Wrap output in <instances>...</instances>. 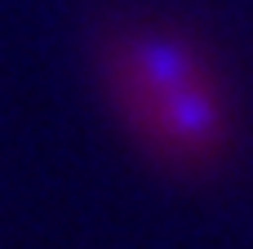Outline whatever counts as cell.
<instances>
[{"mask_svg":"<svg viewBox=\"0 0 253 249\" xmlns=\"http://www.w3.org/2000/svg\"><path fill=\"white\" fill-rule=\"evenodd\" d=\"M93 80L125 143L173 183H213L240 151L227 71L187 27L111 18L93 31Z\"/></svg>","mask_w":253,"mask_h":249,"instance_id":"1","label":"cell"}]
</instances>
